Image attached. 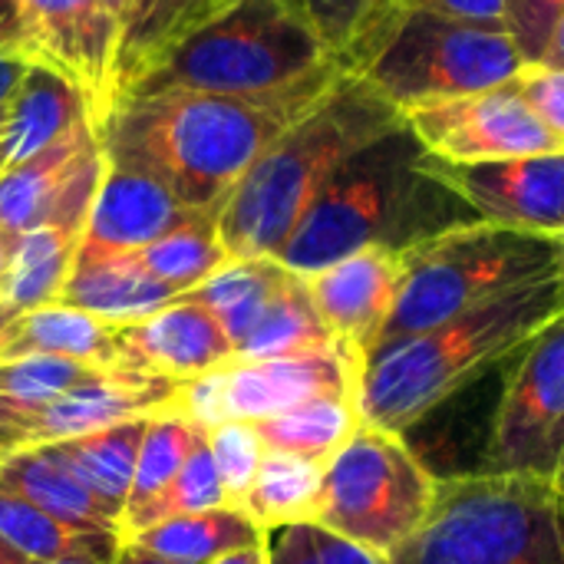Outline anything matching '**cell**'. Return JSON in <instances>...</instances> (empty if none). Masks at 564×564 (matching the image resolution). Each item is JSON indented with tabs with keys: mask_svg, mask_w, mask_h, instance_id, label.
<instances>
[{
	"mask_svg": "<svg viewBox=\"0 0 564 564\" xmlns=\"http://www.w3.org/2000/svg\"><path fill=\"white\" fill-rule=\"evenodd\" d=\"M344 69L271 96L126 93L109 102L96 132L106 162L159 178L185 208L218 215L254 159L304 116Z\"/></svg>",
	"mask_w": 564,
	"mask_h": 564,
	"instance_id": "1",
	"label": "cell"
},
{
	"mask_svg": "<svg viewBox=\"0 0 564 564\" xmlns=\"http://www.w3.org/2000/svg\"><path fill=\"white\" fill-rule=\"evenodd\" d=\"M476 221L482 215L403 119L334 172L278 261L307 278L354 251L387 248L406 254Z\"/></svg>",
	"mask_w": 564,
	"mask_h": 564,
	"instance_id": "2",
	"label": "cell"
},
{
	"mask_svg": "<svg viewBox=\"0 0 564 564\" xmlns=\"http://www.w3.org/2000/svg\"><path fill=\"white\" fill-rule=\"evenodd\" d=\"M400 122V106L364 76L344 69L254 159L218 208V238L228 258H278L334 172Z\"/></svg>",
	"mask_w": 564,
	"mask_h": 564,
	"instance_id": "3",
	"label": "cell"
},
{
	"mask_svg": "<svg viewBox=\"0 0 564 564\" xmlns=\"http://www.w3.org/2000/svg\"><path fill=\"white\" fill-rule=\"evenodd\" d=\"M558 314H564V274L532 281L423 334L377 347L360 370L357 406L364 426L406 436L459 390L509 364Z\"/></svg>",
	"mask_w": 564,
	"mask_h": 564,
	"instance_id": "4",
	"label": "cell"
},
{
	"mask_svg": "<svg viewBox=\"0 0 564 564\" xmlns=\"http://www.w3.org/2000/svg\"><path fill=\"white\" fill-rule=\"evenodd\" d=\"M387 564H564V492L535 476L440 479L426 522Z\"/></svg>",
	"mask_w": 564,
	"mask_h": 564,
	"instance_id": "5",
	"label": "cell"
},
{
	"mask_svg": "<svg viewBox=\"0 0 564 564\" xmlns=\"http://www.w3.org/2000/svg\"><path fill=\"white\" fill-rule=\"evenodd\" d=\"M334 69L340 63L284 0H228L126 93L271 96Z\"/></svg>",
	"mask_w": 564,
	"mask_h": 564,
	"instance_id": "6",
	"label": "cell"
},
{
	"mask_svg": "<svg viewBox=\"0 0 564 564\" xmlns=\"http://www.w3.org/2000/svg\"><path fill=\"white\" fill-rule=\"evenodd\" d=\"M340 66L406 112L433 99L502 86L525 66V56L506 26L383 7Z\"/></svg>",
	"mask_w": 564,
	"mask_h": 564,
	"instance_id": "7",
	"label": "cell"
},
{
	"mask_svg": "<svg viewBox=\"0 0 564 564\" xmlns=\"http://www.w3.org/2000/svg\"><path fill=\"white\" fill-rule=\"evenodd\" d=\"M558 274H564V251L552 235L492 221L446 231L403 254V284L377 347L423 334L492 297Z\"/></svg>",
	"mask_w": 564,
	"mask_h": 564,
	"instance_id": "8",
	"label": "cell"
},
{
	"mask_svg": "<svg viewBox=\"0 0 564 564\" xmlns=\"http://www.w3.org/2000/svg\"><path fill=\"white\" fill-rule=\"evenodd\" d=\"M440 479L400 433L360 426L324 466L314 522L377 552H397L430 516Z\"/></svg>",
	"mask_w": 564,
	"mask_h": 564,
	"instance_id": "9",
	"label": "cell"
},
{
	"mask_svg": "<svg viewBox=\"0 0 564 564\" xmlns=\"http://www.w3.org/2000/svg\"><path fill=\"white\" fill-rule=\"evenodd\" d=\"M360 370L364 357L344 344L297 357L231 360L205 377L182 383L169 410L182 413L202 430L228 420L258 423L321 397H357Z\"/></svg>",
	"mask_w": 564,
	"mask_h": 564,
	"instance_id": "10",
	"label": "cell"
},
{
	"mask_svg": "<svg viewBox=\"0 0 564 564\" xmlns=\"http://www.w3.org/2000/svg\"><path fill=\"white\" fill-rule=\"evenodd\" d=\"M476 473L555 479L564 449V314L512 360Z\"/></svg>",
	"mask_w": 564,
	"mask_h": 564,
	"instance_id": "11",
	"label": "cell"
},
{
	"mask_svg": "<svg viewBox=\"0 0 564 564\" xmlns=\"http://www.w3.org/2000/svg\"><path fill=\"white\" fill-rule=\"evenodd\" d=\"M178 390L182 383L155 373L106 367L46 400L17 403L0 397V463L13 453L86 436L122 420L155 416L175 403Z\"/></svg>",
	"mask_w": 564,
	"mask_h": 564,
	"instance_id": "12",
	"label": "cell"
},
{
	"mask_svg": "<svg viewBox=\"0 0 564 564\" xmlns=\"http://www.w3.org/2000/svg\"><path fill=\"white\" fill-rule=\"evenodd\" d=\"M416 139L446 165H479L564 152L522 93L509 83L433 99L403 112Z\"/></svg>",
	"mask_w": 564,
	"mask_h": 564,
	"instance_id": "13",
	"label": "cell"
},
{
	"mask_svg": "<svg viewBox=\"0 0 564 564\" xmlns=\"http://www.w3.org/2000/svg\"><path fill=\"white\" fill-rule=\"evenodd\" d=\"M106 172V155L96 126H79L50 149L7 165L0 172V231L10 238L50 225L79 235L86 231Z\"/></svg>",
	"mask_w": 564,
	"mask_h": 564,
	"instance_id": "14",
	"label": "cell"
},
{
	"mask_svg": "<svg viewBox=\"0 0 564 564\" xmlns=\"http://www.w3.org/2000/svg\"><path fill=\"white\" fill-rule=\"evenodd\" d=\"M20 50L73 79L96 112V126L116 99L119 20L106 0H17Z\"/></svg>",
	"mask_w": 564,
	"mask_h": 564,
	"instance_id": "15",
	"label": "cell"
},
{
	"mask_svg": "<svg viewBox=\"0 0 564 564\" xmlns=\"http://www.w3.org/2000/svg\"><path fill=\"white\" fill-rule=\"evenodd\" d=\"M304 284L330 337L367 360L393 314L403 284V254L364 248L307 274Z\"/></svg>",
	"mask_w": 564,
	"mask_h": 564,
	"instance_id": "16",
	"label": "cell"
},
{
	"mask_svg": "<svg viewBox=\"0 0 564 564\" xmlns=\"http://www.w3.org/2000/svg\"><path fill=\"white\" fill-rule=\"evenodd\" d=\"M231 360L235 347L221 321L185 294L149 317L119 324L116 330L119 367L155 373L175 383L205 377Z\"/></svg>",
	"mask_w": 564,
	"mask_h": 564,
	"instance_id": "17",
	"label": "cell"
},
{
	"mask_svg": "<svg viewBox=\"0 0 564 564\" xmlns=\"http://www.w3.org/2000/svg\"><path fill=\"white\" fill-rule=\"evenodd\" d=\"M443 169L482 221L552 238L564 231V152Z\"/></svg>",
	"mask_w": 564,
	"mask_h": 564,
	"instance_id": "18",
	"label": "cell"
},
{
	"mask_svg": "<svg viewBox=\"0 0 564 564\" xmlns=\"http://www.w3.org/2000/svg\"><path fill=\"white\" fill-rule=\"evenodd\" d=\"M202 215L205 212L185 208L149 172L106 162L79 245L106 248V251H139Z\"/></svg>",
	"mask_w": 564,
	"mask_h": 564,
	"instance_id": "19",
	"label": "cell"
},
{
	"mask_svg": "<svg viewBox=\"0 0 564 564\" xmlns=\"http://www.w3.org/2000/svg\"><path fill=\"white\" fill-rule=\"evenodd\" d=\"M175 297V291H169L142 268L135 251H106L79 245L56 301L112 324H129L155 314Z\"/></svg>",
	"mask_w": 564,
	"mask_h": 564,
	"instance_id": "20",
	"label": "cell"
},
{
	"mask_svg": "<svg viewBox=\"0 0 564 564\" xmlns=\"http://www.w3.org/2000/svg\"><path fill=\"white\" fill-rule=\"evenodd\" d=\"M79 126H96V112L83 89L53 66L30 59L7 102V165L50 149Z\"/></svg>",
	"mask_w": 564,
	"mask_h": 564,
	"instance_id": "21",
	"label": "cell"
},
{
	"mask_svg": "<svg viewBox=\"0 0 564 564\" xmlns=\"http://www.w3.org/2000/svg\"><path fill=\"white\" fill-rule=\"evenodd\" d=\"M225 7L228 0H126L116 46V96L145 79Z\"/></svg>",
	"mask_w": 564,
	"mask_h": 564,
	"instance_id": "22",
	"label": "cell"
},
{
	"mask_svg": "<svg viewBox=\"0 0 564 564\" xmlns=\"http://www.w3.org/2000/svg\"><path fill=\"white\" fill-rule=\"evenodd\" d=\"M0 482L73 532L116 535L126 542L122 522L46 446L7 456L0 463Z\"/></svg>",
	"mask_w": 564,
	"mask_h": 564,
	"instance_id": "23",
	"label": "cell"
},
{
	"mask_svg": "<svg viewBox=\"0 0 564 564\" xmlns=\"http://www.w3.org/2000/svg\"><path fill=\"white\" fill-rule=\"evenodd\" d=\"M116 330L119 324L112 321L53 301L0 330V364L20 357H59L89 367H119Z\"/></svg>",
	"mask_w": 564,
	"mask_h": 564,
	"instance_id": "24",
	"label": "cell"
},
{
	"mask_svg": "<svg viewBox=\"0 0 564 564\" xmlns=\"http://www.w3.org/2000/svg\"><path fill=\"white\" fill-rule=\"evenodd\" d=\"M76 248L79 235L50 225L30 228L13 238L7 268L0 274V330L59 297Z\"/></svg>",
	"mask_w": 564,
	"mask_h": 564,
	"instance_id": "25",
	"label": "cell"
},
{
	"mask_svg": "<svg viewBox=\"0 0 564 564\" xmlns=\"http://www.w3.org/2000/svg\"><path fill=\"white\" fill-rule=\"evenodd\" d=\"M145 423H149V416L122 420V423H112L106 430L53 443L46 449L56 459H63L73 469V476L122 522L129 489H132V476H135V463H139V446L145 436Z\"/></svg>",
	"mask_w": 564,
	"mask_h": 564,
	"instance_id": "26",
	"label": "cell"
},
{
	"mask_svg": "<svg viewBox=\"0 0 564 564\" xmlns=\"http://www.w3.org/2000/svg\"><path fill=\"white\" fill-rule=\"evenodd\" d=\"M198 433H202V426H195L182 413L162 410V413L149 416L142 446H139L129 502H126V516H122L126 539L155 525V512H159L162 499L169 496L178 469L185 466Z\"/></svg>",
	"mask_w": 564,
	"mask_h": 564,
	"instance_id": "27",
	"label": "cell"
},
{
	"mask_svg": "<svg viewBox=\"0 0 564 564\" xmlns=\"http://www.w3.org/2000/svg\"><path fill=\"white\" fill-rule=\"evenodd\" d=\"M291 274L294 271L284 268L278 258H228L208 281H202L185 297L208 307L221 321L231 347H238L271 307L278 291L291 281Z\"/></svg>",
	"mask_w": 564,
	"mask_h": 564,
	"instance_id": "28",
	"label": "cell"
},
{
	"mask_svg": "<svg viewBox=\"0 0 564 564\" xmlns=\"http://www.w3.org/2000/svg\"><path fill=\"white\" fill-rule=\"evenodd\" d=\"M0 545L17 552L23 562L112 564L122 539L73 532L0 482Z\"/></svg>",
	"mask_w": 564,
	"mask_h": 564,
	"instance_id": "29",
	"label": "cell"
},
{
	"mask_svg": "<svg viewBox=\"0 0 564 564\" xmlns=\"http://www.w3.org/2000/svg\"><path fill=\"white\" fill-rule=\"evenodd\" d=\"M175 564H212L231 552L264 542V532L238 509H212L195 516H175L126 539Z\"/></svg>",
	"mask_w": 564,
	"mask_h": 564,
	"instance_id": "30",
	"label": "cell"
},
{
	"mask_svg": "<svg viewBox=\"0 0 564 564\" xmlns=\"http://www.w3.org/2000/svg\"><path fill=\"white\" fill-rule=\"evenodd\" d=\"M360 426L357 397H321L254 423L268 453L301 456L321 466H327Z\"/></svg>",
	"mask_w": 564,
	"mask_h": 564,
	"instance_id": "31",
	"label": "cell"
},
{
	"mask_svg": "<svg viewBox=\"0 0 564 564\" xmlns=\"http://www.w3.org/2000/svg\"><path fill=\"white\" fill-rule=\"evenodd\" d=\"M337 340L324 327L307 284L301 274H291V281L278 291L271 307L261 314L254 330L235 347V360H274V357H297L327 350Z\"/></svg>",
	"mask_w": 564,
	"mask_h": 564,
	"instance_id": "32",
	"label": "cell"
},
{
	"mask_svg": "<svg viewBox=\"0 0 564 564\" xmlns=\"http://www.w3.org/2000/svg\"><path fill=\"white\" fill-rule=\"evenodd\" d=\"M321 486H324L321 463L284 456V453H268L254 476V486L248 489L241 502V512L261 532H271L291 522H314Z\"/></svg>",
	"mask_w": 564,
	"mask_h": 564,
	"instance_id": "33",
	"label": "cell"
},
{
	"mask_svg": "<svg viewBox=\"0 0 564 564\" xmlns=\"http://www.w3.org/2000/svg\"><path fill=\"white\" fill-rule=\"evenodd\" d=\"M135 254H139L142 268L155 281H162L169 291H175L178 297L195 291L202 281H208L228 261V251L218 238L215 215H202V218L162 235L159 241L139 248Z\"/></svg>",
	"mask_w": 564,
	"mask_h": 564,
	"instance_id": "34",
	"label": "cell"
},
{
	"mask_svg": "<svg viewBox=\"0 0 564 564\" xmlns=\"http://www.w3.org/2000/svg\"><path fill=\"white\" fill-rule=\"evenodd\" d=\"M268 564H387L383 555L367 552L317 522H291L264 532Z\"/></svg>",
	"mask_w": 564,
	"mask_h": 564,
	"instance_id": "35",
	"label": "cell"
},
{
	"mask_svg": "<svg viewBox=\"0 0 564 564\" xmlns=\"http://www.w3.org/2000/svg\"><path fill=\"white\" fill-rule=\"evenodd\" d=\"M205 436H208V449L218 466L221 486L228 492V502H231V509L241 512V502H245L248 489L254 486V476H258L268 449H264L254 423H245V420L218 423V426L205 430Z\"/></svg>",
	"mask_w": 564,
	"mask_h": 564,
	"instance_id": "36",
	"label": "cell"
},
{
	"mask_svg": "<svg viewBox=\"0 0 564 564\" xmlns=\"http://www.w3.org/2000/svg\"><path fill=\"white\" fill-rule=\"evenodd\" d=\"M284 3L321 36V43L330 50L337 63H344L350 46L367 33V26L387 7V0H284Z\"/></svg>",
	"mask_w": 564,
	"mask_h": 564,
	"instance_id": "37",
	"label": "cell"
},
{
	"mask_svg": "<svg viewBox=\"0 0 564 564\" xmlns=\"http://www.w3.org/2000/svg\"><path fill=\"white\" fill-rule=\"evenodd\" d=\"M212 509H231L228 502V492L221 486V476H218V466L212 459V449H208V436L205 430L198 433L185 466L178 469L169 496L162 499L159 512H155V522L162 519H175V516H195V512H212Z\"/></svg>",
	"mask_w": 564,
	"mask_h": 564,
	"instance_id": "38",
	"label": "cell"
},
{
	"mask_svg": "<svg viewBox=\"0 0 564 564\" xmlns=\"http://www.w3.org/2000/svg\"><path fill=\"white\" fill-rule=\"evenodd\" d=\"M512 86L522 93V99L532 106V112L545 122V129L564 149V66L525 63L512 76Z\"/></svg>",
	"mask_w": 564,
	"mask_h": 564,
	"instance_id": "39",
	"label": "cell"
},
{
	"mask_svg": "<svg viewBox=\"0 0 564 564\" xmlns=\"http://www.w3.org/2000/svg\"><path fill=\"white\" fill-rule=\"evenodd\" d=\"M562 13L564 0H506V26L516 36L525 63H542Z\"/></svg>",
	"mask_w": 564,
	"mask_h": 564,
	"instance_id": "40",
	"label": "cell"
},
{
	"mask_svg": "<svg viewBox=\"0 0 564 564\" xmlns=\"http://www.w3.org/2000/svg\"><path fill=\"white\" fill-rule=\"evenodd\" d=\"M387 7L423 10V13H436L463 23H482V26H506V0H387Z\"/></svg>",
	"mask_w": 564,
	"mask_h": 564,
	"instance_id": "41",
	"label": "cell"
},
{
	"mask_svg": "<svg viewBox=\"0 0 564 564\" xmlns=\"http://www.w3.org/2000/svg\"><path fill=\"white\" fill-rule=\"evenodd\" d=\"M26 63H30V59H26L17 46L0 43V106L10 102L13 89L20 86V79H23V73H26Z\"/></svg>",
	"mask_w": 564,
	"mask_h": 564,
	"instance_id": "42",
	"label": "cell"
},
{
	"mask_svg": "<svg viewBox=\"0 0 564 564\" xmlns=\"http://www.w3.org/2000/svg\"><path fill=\"white\" fill-rule=\"evenodd\" d=\"M0 43L20 50V13H17V0H0Z\"/></svg>",
	"mask_w": 564,
	"mask_h": 564,
	"instance_id": "43",
	"label": "cell"
},
{
	"mask_svg": "<svg viewBox=\"0 0 564 564\" xmlns=\"http://www.w3.org/2000/svg\"><path fill=\"white\" fill-rule=\"evenodd\" d=\"M112 564H175V562H169V558H162V555H155V552H149V549H142V545H135V542H122V549H119V555H116V562Z\"/></svg>",
	"mask_w": 564,
	"mask_h": 564,
	"instance_id": "44",
	"label": "cell"
},
{
	"mask_svg": "<svg viewBox=\"0 0 564 564\" xmlns=\"http://www.w3.org/2000/svg\"><path fill=\"white\" fill-rule=\"evenodd\" d=\"M212 564H268V549H264V542H261V545L231 552V555H225V558H218V562Z\"/></svg>",
	"mask_w": 564,
	"mask_h": 564,
	"instance_id": "45",
	"label": "cell"
},
{
	"mask_svg": "<svg viewBox=\"0 0 564 564\" xmlns=\"http://www.w3.org/2000/svg\"><path fill=\"white\" fill-rule=\"evenodd\" d=\"M542 63L564 66V13H562V20H558V26H555V33H552V43H549V50H545Z\"/></svg>",
	"mask_w": 564,
	"mask_h": 564,
	"instance_id": "46",
	"label": "cell"
},
{
	"mask_svg": "<svg viewBox=\"0 0 564 564\" xmlns=\"http://www.w3.org/2000/svg\"><path fill=\"white\" fill-rule=\"evenodd\" d=\"M7 165V106H0V172Z\"/></svg>",
	"mask_w": 564,
	"mask_h": 564,
	"instance_id": "47",
	"label": "cell"
},
{
	"mask_svg": "<svg viewBox=\"0 0 564 564\" xmlns=\"http://www.w3.org/2000/svg\"><path fill=\"white\" fill-rule=\"evenodd\" d=\"M10 248H13V238L7 231H0V274L7 268V258H10Z\"/></svg>",
	"mask_w": 564,
	"mask_h": 564,
	"instance_id": "48",
	"label": "cell"
},
{
	"mask_svg": "<svg viewBox=\"0 0 564 564\" xmlns=\"http://www.w3.org/2000/svg\"><path fill=\"white\" fill-rule=\"evenodd\" d=\"M0 564H26L17 552H10L7 545H0Z\"/></svg>",
	"mask_w": 564,
	"mask_h": 564,
	"instance_id": "49",
	"label": "cell"
},
{
	"mask_svg": "<svg viewBox=\"0 0 564 564\" xmlns=\"http://www.w3.org/2000/svg\"><path fill=\"white\" fill-rule=\"evenodd\" d=\"M106 7L112 10L116 20H122V10H126V0H106Z\"/></svg>",
	"mask_w": 564,
	"mask_h": 564,
	"instance_id": "50",
	"label": "cell"
},
{
	"mask_svg": "<svg viewBox=\"0 0 564 564\" xmlns=\"http://www.w3.org/2000/svg\"><path fill=\"white\" fill-rule=\"evenodd\" d=\"M555 482H558V489L564 492V449H562V463H558V476H555Z\"/></svg>",
	"mask_w": 564,
	"mask_h": 564,
	"instance_id": "51",
	"label": "cell"
},
{
	"mask_svg": "<svg viewBox=\"0 0 564 564\" xmlns=\"http://www.w3.org/2000/svg\"><path fill=\"white\" fill-rule=\"evenodd\" d=\"M26 564H89V562H26Z\"/></svg>",
	"mask_w": 564,
	"mask_h": 564,
	"instance_id": "52",
	"label": "cell"
},
{
	"mask_svg": "<svg viewBox=\"0 0 564 564\" xmlns=\"http://www.w3.org/2000/svg\"><path fill=\"white\" fill-rule=\"evenodd\" d=\"M558 241H562V251H564V231H562V235H558Z\"/></svg>",
	"mask_w": 564,
	"mask_h": 564,
	"instance_id": "53",
	"label": "cell"
}]
</instances>
